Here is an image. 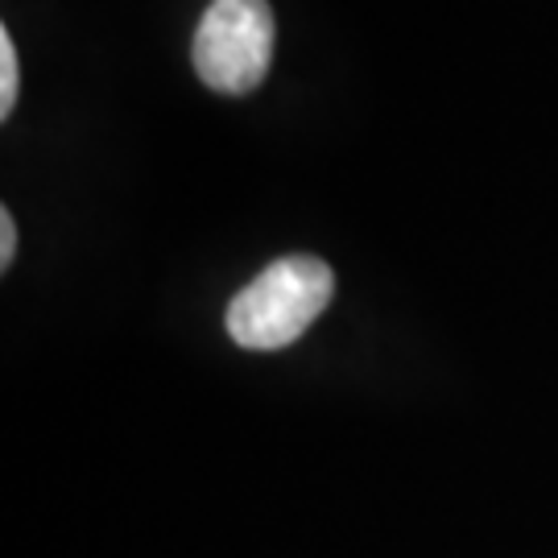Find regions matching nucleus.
Masks as SVG:
<instances>
[{"instance_id": "obj_1", "label": "nucleus", "mask_w": 558, "mask_h": 558, "mask_svg": "<svg viewBox=\"0 0 558 558\" xmlns=\"http://www.w3.org/2000/svg\"><path fill=\"white\" fill-rule=\"evenodd\" d=\"M336 278L319 257H278L240 290L228 306V336L248 352H281L311 331L327 311Z\"/></svg>"}, {"instance_id": "obj_2", "label": "nucleus", "mask_w": 558, "mask_h": 558, "mask_svg": "<svg viewBox=\"0 0 558 558\" xmlns=\"http://www.w3.org/2000/svg\"><path fill=\"white\" fill-rule=\"evenodd\" d=\"M274 38L278 25L269 0H211L191 41L195 75L211 92L248 96L274 66Z\"/></svg>"}, {"instance_id": "obj_3", "label": "nucleus", "mask_w": 558, "mask_h": 558, "mask_svg": "<svg viewBox=\"0 0 558 558\" xmlns=\"http://www.w3.org/2000/svg\"><path fill=\"white\" fill-rule=\"evenodd\" d=\"M17 92H21L17 46H13V34H9V29H0V120L13 117V108H17Z\"/></svg>"}, {"instance_id": "obj_4", "label": "nucleus", "mask_w": 558, "mask_h": 558, "mask_svg": "<svg viewBox=\"0 0 558 558\" xmlns=\"http://www.w3.org/2000/svg\"><path fill=\"white\" fill-rule=\"evenodd\" d=\"M17 257V220H13V211L4 207L0 211V269H9Z\"/></svg>"}]
</instances>
